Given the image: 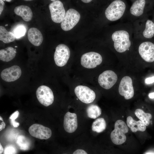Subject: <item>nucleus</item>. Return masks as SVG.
<instances>
[{"mask_svg": "<svg viewBox=\"0 0 154 154\" xmlns=\"http://www.w3.org/2000/svg\"><path fill=\"white\" fill-rule=\"evenodd\" d=\"M111 38L113 48L118 53L134 49L133 23L127 21L118 23L115 26Z\"/></svg>", "mask_w": 154, "mask_h": 154, "instance_id": "obj_1", "label": "nucleus"}, {"mask_svg": "<svg viewBox=\"0 0 154 154\" xmlns=\"http://www.w3.org/2000/svg\"><path fill=\"white\" fill-rule=\"evenodd\" d=\"M133 38L149 40L154 37V22L147 18L146 15L133 23Z\"/></svg>", "mask_w": 154, "mask_h": 154, "instance_id": "obj_2", "label": "nucleus"}, {"mask_svg": "<svg viewBox=\"0 0 154 154\" xmlns=\"http://www.w3.org/2000/svg\"><path fill=\"white\" fill-rule=\"evenodd\" d=\"M129 9L126 1L113 0L106 8L105 15L106 19L110 21L123 20Z\"/></svg>", "mask_w": 154, "mask_h": 154, "instance_id": "obj_3", "label": "nucleus"}, {"mask_svg": "<svg viewBox=\"0 0 154 154\" xmlns=\"http://www.w3.org/2000/svg\"><path fill=\"white\" fill-rule=\"evenodd\" d=\"M134 48L137 50L139 55L147 62H154V43L149 40H140L133 38Z\"/></svg>", "mask_w": 154, "mask_h": 154, "instance_id": "obj_4", "label": "nucleus"}, {"mask_svg": "<svg viewBox=\"0 0 154 154\" xmlns=\"http://www.w3.org/2000/svg\"><path fill=\"white\" fill-rule=\"evenodd\" d=\"M132 1L131 5L129 8L123 19L133 23L134 21L146 15L147 1L135 0Z\"/></svg>", "mask_w": 154, "mask_h": 154, "instance_id": "obj_5", "label": "nucleus"}, {"mask_svg": "<svg viewBox=\"0 0 154 154\" xmlns=\"http://www.w3.org/2000/svg\"><path fill=\"white\" fill-rule=\"evenodd\" d=\"M80 17V13L76 10L73 9H69L61 23V28L65 31L70 30L77 24Z\"/></svg>", "mask_w": 154, "mask_h": 154, "instance_id": "obj_6", "label": "nucleus"}, {"mask_svg": "<svg viewBox=\"0 0 154 154\" xmlns=\"http://www.w3.org/2000/svg\"><path fill=\"white\" fill-rule=\"evenodd\" d=\"M102 61V58L99 53L90 52L83 54L81 58V64L87 68H93L100 65Z\"/></svg>", "mask_w": 154, "mask_h": 154, "instance_id": "obj_7", "label": "nucleus"}, {"mask_svg": "<svg viewBox=\"0 0 154 154\" xmlns=\"http://www.w3.org/2000/svg\"><path fill=\"white\" fill-rule=\"evenodd\" d=\"M36 95L39 102L45 106H50L54 102L53 93L51 89L46 86L38 87L36 91Z\"/></svg>", "mask_w": 154, "mask_h": 154, "instance_id": "obj_8", "label": "nucleus"}, {"mask_svg": "<svg viewBox=\"0 0 154 154\" xmlns=\"http://www.w3.org/2000/svg\"><path fill=\"white\" fill-rule=\"evenodd\" d=\"M70 55L69 48L66 45L60 44L56 47L54 54V59L56 65L60 67L65 65Z\"/></svg>", "mask_w": 154, "mask_h": 154, "instance_id": "obj_9", "label": "nucleus"}, {"mask_svg": "<svg viewBox=\"0 0 154 154\" xmlns=\"http://www.w3.org/2000/svg\"><path fill=\"white\" fill-rule=\"evenodd\" d=\"M74 91L78 98L83 103L89 104L93 102L95 99V92L87 86H78L75 88Z\"/></svg>", "mask_w": 154, "mask_h": 154, "instance_id": "obj_10", "label": "nucleus"}, {"mask_svg": "<svg viewBox=\"0 0 154 154\" xmlns=\"http://www.w3.org/2000/svg\"><path fill=\"white\" fill-rule=\"evenodd\" d=\"M51 19L54 22H62L66 14L62 3L59 0H55L49 5Z\"/></svg>", "mask_w": 154, "mask_h": 154, "instance_id": "obj_11", "label": "nucleus"}, {"mask_svg": "<svg viewBox=\"0 0 154 154\" xmlns=\"http://www.w3.org/2000/svg\"><path fill=\"white\" fill-rule=\"evenodd\" d=\"M117 79V76L115 72L111 70H107L100 75L98 80L101 86L108 90L116 84Z\"/></svg>", "mask_w": 154, "mask_h": 154, "instance_id": "obj_12", "label": "nucleus"}, {"mask_svg": "<svg viewBox=\"0 0 154 154\" xmlns=\"http://www.w3.org/2000/svg\"><path fill=\"white\" fill-rule=\"evenodd\" d=\"M119 92L121 96H123L126 100L131 98L134 95V90L131 78L126 76L121 80L119 87Z\"/></svg>", "mask_w": 154, "mask_h": 154, "instance_id": "obj_13", "label": "nucleus"}, {"mask_svg": "<svg viewBox=\"0 0 154 154\" xmlns=\"http://www.w3.org/2000/svg\"><path fill=\"white\" fill-rule=\"evenodd\" d=\"M29 132L33 137L41 139H49L52 134L49 128L37 123L31 125L29 129Z\"/></svg>", "mask_w": 154, "mask_h": 154, "instance_id": "obj_14", "label": "nucleus"}, {"mask_svg": "<svg viewBox=\"0 0 154 154\" xmlns=\"http://www.w3.org/2000/svg\"><path fill=\"white\" fill-rule=\"evenodd\" d=\"M21 73L20 68L18 66L14 65L3 70L1 72V76L5 81L10 82L18 79Z\"/></svg>", "mask_w": 154, "mask_h": 154, "instance_id": "obj_15", "label": "nucleus"}, {"mask_svg": "<svg viewBox=\"0 0 154 154\" xmlns=\"http://www.w3.org/2000/svg\"><path fill=\"white\" fill-rule=\"evenodd\" d=\"M63 126L65 131L69 133L74 132L78 127L77 116L74 113L67 112L64 117Z\"/></svg>", "mask_w": 154, "mask_h": 154, "instance_id": "obj_16", "label": "nucleus"}, {"mask_svg": "<svg viewBox=\"0 0 154 154\" xmlns=\"http://www.w3.org/2000/svg\"><path fill=\"white\" fill-rule=\"evenodd\" d=\"M28 38L30 42L33 45L38 46L42 43L43 37L40 31L35 28H31L28 32Z\"/></svg>", "mask_w": 154, "mask_h": 154, "instance_id": "obj_17", "label": "nucleus"}, {"mask_svg": "<svg viewBox=\"0 0 154 154\" xmlns=\"http://www.w3.org/2000/svg\"><path fill=\"white\" fill-rule=\"evenodd\" d=\"M14 12L17 15L21 17L25 21H31L33 17V13L30 8L28 6L21 5L16 7Z\"/></svg>", "mask_w": 154, "mask_h": 154, "instance_id": "obj_18", "label": "nucleus"}, {"mask_svg": "<svg viewBox=\"0 0 154 154\" xmlns=\"http://www.w3.org/2000/svg\"><path fill=\"white\" fill-rule=\"evenodd\" d=\"M127 126L133 132L137 131H143L146 128V126L141 120L136 121L131 116H128L127 119Z\"/></svg>", "mask_w": 154, "mask_h": 154, "instance_id": "obj_19", "label": "nucleus"}, {"mask_svg": "<svg viewBox=\"0 0 154 154\" xmlns=\"http://www.w3.org/2000/svg\"><path fill=\"white\" fill-rule=\"evenodd\" d=\"M111 140L115 144L120 145L124 143L126 137L124 133L122 130L114 128L110 135Z\"/></svg>", "mask_w": 154, "mask_h": 154, "instance_id": "obj_20", "label": "nucleus"}, {"mask_svg": "<svg viewBox=\"0 0 154 154\" xmlns=\"http://www.w3.org/2000/svg\"><path fill=\"white\" fill-rule=\"evenodd\" d=\"M16 50L11 47H8L0 50V59L2 61L8 62L12 59L16 55Z\"/></svg>", "mask_w": 154, "mask_h": 154, "instance_id": "obj_21", "label": "nucleus"}, {"mask_svg": "<svg viewBox=\"0 0 154 154\" xmlns=\"http://www.w3.org/2000/svg\"><path fill=\"white\" fill-rule=\"evenodd\" d=\"M14 34L11 32L8 31L3 26H0V40L4 43H7L15 40Z\"/></svg>", "mask_w": 154, "mask_h": 154, "instance_id": "obj_22", "label": "nucleus"}, {"mask_svg": "<svg viewBox=\"0 0 154 154\" xmlns=\"http://www.w3.org/2000/svg\"><path fill=\"white\" fill-rule=\"evenodd\" d=\"M106 127L105 120L103 118H99L96 119L93 123L92 128V131L98 133L104 131Z\"/></svg>", "mask_w": 154, "mask_h": 154, "instance_id": "obj_23", "label": "nucleus"}, {"mask_svg": "<svg viewBox=\"0 0 154 154\" xmlns=\"http://www.w3.org/2000/svg\"><path fill=\"white\" fill-rule=\"evenodd\" d=\"M136 116L146 126L149 125L150 119L152 117L151 115L149 113H146L142 110L137 109L135 112Z\"/></svg>", "mask_w": 154, "mask_h": 154, "instance_id": "obj_24", "label": "nucleus"}, {"mask_svg": "<svg viewBox=\"0 0 154 154\" xmlns=\"http://www.w3.org/2000/svg\"><path fill=\"white\" fill-rule=\"evenodd\" d=\"M88 116L91 118H96L101 114L102 110L98 105L91 104L88 106L86 109Z\"/></svg>", "mask_w": 154, "mask_h": 154, "instance_id": "obj_25", "label": "nucleus"}, {"mask_svg": "<svg viewBox=\"0 0 154 154\" xmlns=\"http://www.w3.org/2000/svg\"><path fill=\"white\" fill-rule=\"evenodd\" d=\"M16 143L19 148L23 150H27L31 147V143L29 139L23 135H19L17 137Z\"/></svg>", "mask_w": 154, "mask_h": 154, "instance_id": "obj_26", "label": "nucleus"}, {"mask_svg": "<svg viewBox=\"0 0 154 154\" xmlns=\"http://www.w3.org/2000/svg\"><path fill=\"white\" fill-rule=\"evenodd\" d=\"M26 26L23 24H19L13 27L11 31L15 35V38H19L24 36L27 32Z\"/></svg>", "mask_w": 154, "mask_h": 154, "instance_id": "obj_27", "label": "nucleus"}, {"mask_svg": "<svg viewBox=\"0 0 154 154\" xmlns=\"http://www.w3.org/2000/svg\"><path fill=\"white\" fill-rule=\"evenodd\" d=\"M114 128L121 130L125 134L127 133L128 128L125 122L121 120H117L114 124Z\"/></svg>", "mask_w": 154, "mask_h": 154, "instance_id": "obj_28", "label": "nucleus"}, {"mask_svg": "<svg viewBox=\"0 0 154 154\" xmlns=\"http://www.w3.org/2000/svg\"><path fill=\"white\" fill-rule=\"evenodd\" d=\"M17 149L16 147L12 145H9L5 147L4 154H16Z\"/></svg>", "mask_w": 154, "mask_h": 154, "instance_id": "obj_29", "label": "nucleus"}, {"mask_svg": "<svg viewBox=\"0 0 154 154\" xmlns=\"http://www.w3.org/2000/svg\"><path fill=\"white\" fill-rule=\"evenodd\" d=\"M19 112L18 111H16L13 113L10 116L9 118L11 120V121H15L18 117Z\"/></svg>", "mask_w": 154, "mask_h": 154, "instance_id": "obj_30", "label": "nucleus"}, {"mask_svg": "<svg viewBox=\"0 0 154 154\" xmlns=\"http://www.w3.org/2000/svg\"><path fill=\"white\" fill-rule=\"evenodd\" d=\"M154 82V76L146 78L145 82L147 84H152Z\"/></svg>", "mask_w": 154, "mask_h": 154, "instance_id": "obj_31", "label": "nucleus"}, {"mask_svg": "<svg viewBox=\"0 0 154 154\" xmlns=\"http://www.w3.org/2000/svg\"><path fill=\"white\" fill-rule=\"evenodd\" d=\"M73 154H88V153L84 150L78 149L75 151Z\"/></svg>", "mask_w": 154, "mask_h": 154, "instance_id": "obj_32", "label": "nucleus"}, {"mask_svg": "<svg viewBox=\"0 0 154 154\" xmlns=\"http://www.w3.org/2000/svg\"><path fill=\"white\" fill-rule=\"evenodd\" d=\"M0 121H1V122H0V131H1L5 128L6 125L3 121V118L1 116H0Z\"/></svg>", "mask_w": 154, "mask_h": 154, "instance_id": "obj_33", "label": "nucleus"}, {"mask_svg": "<svg viewBox=\"0 0 154 154\" xmlns=\"http://www.w3.org/2000/svg\"><path fill=\"white\" fill-rule=\"evenodd\" d=\"M0 15H1L5 3L2 0H0Z\"/></svg>", "mask_w": 154, "mask_h": 154, "instance_id": "obj_34", "label": "nucleus"}, {"mask_svg": "<svg viewBox=\"0 0 154 154\" xmlns=\"http://www.w3.org/2000/svg\"><path fill=\"white\" fill-rule=\"evenodd\" d=\"M11 123L13 126L15 127H17L19 126V123L15 121H11Z\"/></svg>", "mask_w": 154, "mask_h": 154, "instance_id": "obj_35", "label": "nucleus"}, {"mask_svg": "<svg viewBox=\"0 0 154 154\" xmlns=\"http://www.w3.org/2000/svg\"><path fill=\"white\" fill-rule=\"evenodd\" d=\"M149 96L150 98H154V92L149 93Z\"/></svg>", "mask_w": 154, "mask_h": 154, "instance_id": "obj_36", "label": "nucleus"}, {"mask_svg": "<svg viewBox=\"0 0 154 154\" xmlns=\"http://www.w3.org/2000/svg\"><path fill=\"white\" fill-rule=\"evenodd\" d=\"M3 149L1 143H0V154H1L3 151Z\"/></svg>", "mask_w": 154, "mask_h": 154, "instance_id": "obj_37", "label": "nucleus"}, {"mask_svg": "<svg viewBox=\"0 0 154 154\" xmlns=\"http://www.w3.org/2000/svg\"><path fill=\"white\" fill-rule=\"evenodd\" d=\"M83 2L86 3H90V2L92 0H82L81 1Z\"/></svg>", "mask_w": 154, "mask_h": 154, "instance_id": "obj_38", "label": "nucleus"}, {"mask_svg": "<svg viewBox=\"0 0 154 154\" xmlns=\"http://www.w3.org/2000/svg\"><path fill=\"white\" fill-rule=\"evenodd\" d=\"M146 154H154V153H146Z\"/></svg>", "mask_w": 154, "mask_h": 154, "instance_id": "obj_39", "label": "nucleus"}, {"mask_svg": "<svg viewBox=\"0 0 154 154\" xmlns=\"http://www.w3.org/2000/svg\"><path fill=\"white\" fill-rule=\"evenodd\" d=\"M6 1L8 2H10L11 1V0H4L3 1Z\"/></svg>", "mask_w": 154, "mask_h": 154, "instance_id": "obj_40", "label": "nucleus"}, {"mask_svg": "<svg viewBox=\"0 0 154 154\" xmlns=\"http://www.w3.org/2000/svg\"><path fill=\"white\" fill-rule=\"evenodd\" d=\"M51 1H53H53H55V0H51Z\"/></svg>", "mask_w": 154, "mask_h": 154, "instance_id": "obj_41", "label": "nucleus"}, {"mask_svg": "<svg viewBox=\"0 0 154 154\" xmlns=\"http://www.w3.org/2000/svg\"><path fill=\"white\" fill-rule=\"evenodd\" d=\"M25 1H31V0H25Z\"/></svg>", "mask_w": 154, "mask_h": 154, "instance_id": "obj_42", "label": "nucleus"}, {"mask_svg": "<svg viewBox=\"0 0 154 154\" xmlns=\"http://www.w3.org/2000/svg\"><path fill=\"white\" fill-rule=\"evenodd\" d=\"M66 154V153H63V154Z\"/></svg>", "mask_w": 154, "mask_h": 154, "instance_id": "obj_43", "label": "nucleus"}]
</instances>
